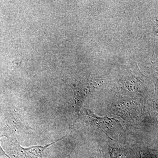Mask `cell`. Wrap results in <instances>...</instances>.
<instances>
[{
  "mask_svg": "<svg viewBox=\"0 0 158 158\" xmlns=\"http://www.w3.org/2000/svg\"><path fill=\"white\" fill-rule=\"evenodd\" d=\"M2 136L0 135V138H2ZM0 156H6L7 157L11 158L6 153V152H5L3 150L2 148L1 147V145H0Z\"/></svg>",
  "mask_w": 158,
  "mask_h": 158,
  "instance_id": "3",
  "label": "cell"
},
{
  "mask_svg": "<svg viewBox=\"0 0 158 158\" xmlns=\"http://www.w3.org/2000/svg\"><path fill=\"white\" fill-rule=\"evenodd\" d=\"M62 138L45 146H34L28 148L22 147L16 138H11V156L12 158H41L44 149Z\"/></svg>",
  "mask_w": 158,
  "mask_h": 158,
  "instance_id": "1",
  "label": "cell"
},
{
  "mask_svg": "<svg viewBox=\"0 0 158 158\" xmlns=\"http://www.w3.org/2000/svg\"><path fill=\"white\" fill-rule=\"evenodd\" d=\"M85 110L91 124L102 130L108 136H113L114 133L118 131V129L121 128L120 124L116 119L107 116L99 117L90 110Z\"/></svg>",
  "mask_w": 158,
  "mask_h": 158,
  "instance_id": "2",
  "label": "cell"
},
{
  "mask_svg": "<svg viewBox=\"0 0 158 158\" xmlns=\"http://www.w3.org/2000/svg\"><path fill=\"white\" fill-rule=\"evenodd\" d=\"M43 158L42 157V158Z\"/></svg>",
  "mask_w": 158,
  "mask_h": 158,
  "instance_id": "4",
  "label": "cell"
}]
</instances>
